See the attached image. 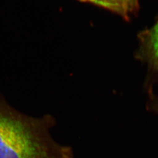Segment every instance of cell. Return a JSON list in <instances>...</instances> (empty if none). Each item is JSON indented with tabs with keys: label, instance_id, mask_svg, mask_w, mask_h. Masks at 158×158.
<instances>
[{
	"label": "cell",
	"instance_id": "cell-1",
	"mask_svg": "<svg viewBox=\"0 0 158 158\" xmlns=\"http://www.w3.org/2000/svg\"><path fill=\"white\" fill-rule=\"evenodd\" d=\"M51 114L34 117L12 107L0 94V158H76L72 147L51 135Z\"/></svg>",
	"mask_w": 158,
	"mask_h": 158
},
{
	"label": "cell",
	"instance_id": "cell-2",
	"mask_svg": "<svg viewBox=\"0 0 158 158\" xmlns=\"http://www.w3.org/2000/svg\"><path fill=\"white\" fill-rule=\"evenodd\" d=\"M143 55L158 77V20L152 27L141 35Z\"/></svg>",
	"mask_w": 158,
	"mask_h": 158
},
{
	"label": "cell",
	"instance_id": "cell-3",
	"mask_svg": "<svg viewBox=\"0 0 158 158\" xmlns=\"http://www.w3.org/2000/svg\"><path fill=\"white\" fill-rule=\"evenodd\" d=\"M83 2H89L95 5L102 6L110 11L121 15L125 19L128 20L127 15L122 6L116 0H80Z\"/></svg>",
	"mask_w": 158,
	"mask_h": 158
},
{
	"label": "cell",
	"instance_id": "cell-4",
	"mask_svg": "<svg viewBox=\"0 0 158 158\" xmlns=\"http://www.w3.org/2000/svg\"><path fill=\"white\" fill-rule=\"evenodd\" d=\"M123 8L127 18L133 14H135L138 8V0H116Z\"/></svg>",
	"mask_w": 158,
	"mask_h": 158
}]
</instances>
